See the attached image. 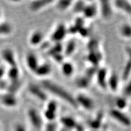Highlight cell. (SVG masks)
<instances>
[{
    "label": "cell",
    "mask_w": 131,
    "mask_h": 131,
    "mask_svg": "<svg viewBox=\"0 0 131 131\" xmlns=\"http://www.w3.org/2000/svg\"><path fill=\"white\" fill-rule=\"evenodd\" d=\"M40 84L47 92L49 95H50L53 96L73 109H78L75 101V96L62 85L49 79L41 80Z\"/></svg>",
    "instance_id": "1"
},
{
    "label": "cell",
    "mask_w": 131,
    "mask_h": 131,
    "mask_svg": "<svg viewBox=\"0 0 131 131\" xmlns=\"http://www.w3.org/2000/svg\"><path fill=\"white\" fill-rule=\"evenodd\" d=\"M45 107L41 113L44 119L48 122H54L58 116L59 106L56 100H49L45 103Z\"/></svg>",
    "instance_id": "2"
},
{
    "label": "cell",
    "mask_w": 131,
    "mask_h": 131,
    "mask_svg": "<svg viewBox=\"0 0 131 131\" xmlns=\"http://www.w3.org/2000/svg\"><path fill=\"white\" fill-rule=\"evenodd\" d=\"M27 92L33 98L42 103H46L49 100V95L40 84L35 83H29L27 86Z\"/></svg>",
    "instance_id": "3"
},
{
    "label": "cell",
    "mask_w": 131,
    "mask_h": 131,
    "mask_svg": "<svg viewBox=\"0 0 131 131\" xmlns=\"http://www.w3.org/2000/svg\"><path fill=\"white\" fill-rule=\"evenodd\" d=\"M75 98L78 108H81L87 112H91L95 108V101L89 95L81 92L76 95Z\"/></svg>",
    "instance_id": "4"
},
{
    "label": "cell",
    "mask_w": 131,
    "mask_h": 131,
    "mask_svg": "<svg viewBox=\"0 0 131 131\" xmlns=\"http://www.w3.org/2000/svg\"><path fill=\"white\" fill-rule=\"evenodd\" d=\"M98 8V15L104 21L108 22L112 19L114 16V8L112 1H97Z\"/></svg>",
    "instance_id": "5"
},
{
    "label": "cell",
    "mask_w": 131,
    "mask_h": 131,
    "mask_svg": "<svg viewBox=\"0 0 131 131\" xmlns=\"http://www.w3.org/2000/svg\"><path fill=\"white\" fill-rule=\"evenodd\" d=\"M26 115L29 122L32 126L36 129H40L43 126L44 119L42 114L37 108L30 107L27 109Z\"/></svg>",
    "instance_id": "6"
},
{
    "label": "cell",
    "mask_w": 131,
    "mask_h": 131,
    "mask_svg": "<svg viewBox=\"0 0 131 131\" xmlns=\"http://www.w3.org/2000/svg\"><path fill=\"white\" fill-rule=\"evenodd\" d=\"M68 35V26L63 23H59L52 30L50 40L53 43H61Z\"/></svg>",
    "instance_id": "7"
},
{
    "label": "cell",
    "mask_w": 131,
    "mask_h": 131,
    "mask_svg": "<svg viewBox=\"0 0 131 131\" xmlns=\"http://www.w3.org/2000/svg\"><path fill=\"white\" fill-rule=\"evenodd\" d=\"M109 115L111 118L121 125L125 127L131 126V118L125 111H119L112 107L109 110Z\"/></svg>",
    "instance_id": "8"
},
{
    "label": "cell",
    "mask_w": 131,
    "mask_h": 131,
    "mask_svg": "<svg viewBox=\"0 0 131 131\" xmlns=\"http://www.w3.org/2000/svg\"><path fill=\"white\" fill-rule=\"evenodd\" d=\"M54 0H34L29 3V10L33 14H37L53 6Z\"/></svg>",
    "instance_id": "9"
},
{
    "label": "cell",
    "mask_w": 131,
    "mask_h": 131,
    "mask_svg": "<svg viewBox=\"0 0 131 131\" xmlns=\"http://www.w3.org/2000/svg\"><path fill=\"white\" fill-rule=\"evenodd\" d=\"M109 73L107 69L104 67H98L96 70L94 79L95 80L98 88L103 91H106L107 89V81Z\"/></svg>",
    "instance_id": "10"
},
{
    "label": "cell",
    "mask_w": 131,
    "mask_h": 131,
    "mask_svg": "<svg viewBox=\"0 0 131 131\" xmlns=\"http://www.w3.org/2000/svg\"><path fill=\"white\" fill-rule=\"evenodd\" d=\"M98 15L97 1H87L84 9L81 14L84 19H93Z\"/></svg>",
    "instance_id": "11"
},
{
    "label": "cell",
    "mask_w": 131,
    "mask_h": 131,
    "mask_svg": "<svg viewBox=\"0 0 131 131\" xmlns=\"http://www.w3.org/2000/svg\"><path fill=\"white\" fill-rule=\"evenodd\" d=\"M45 41V36L42 30L37 29L29 34L28 42L31 47H40Z\"/></svg>",
    "instance_id": "12"
},
{
    "label": "cell",
    "mask_w": 131,
    "mask_h": 131,
    "mask_svg": "<svg viewBox=\"0 0 131 131\" xmlns=\"http://www.w3.org/2000/svg\"><path fill=\"white\" fill-rule=\"evenodd\" d=\"M24 63L27 70L30 72L34 73L40 65V61L37 54L34 52H29L25 55Z\"/></svg>",
    "instance_id": "13"
},
{
    "label": "cell",
    "mask_w": 131,
    "mask_h": 131,
    "mask_svg": "<svg viewBox=\"0 0 131 131\" xmlns=\"http://www.w3.org/2000/svg\"><path fill=\"white\" fill-rule=\"evenodd\" d=\"M1 57L3 61L9 66V68L18 66L16 54L12 49L10 47L4 48L1 51Z\"/></svg>",
    "instance_id": "14"
},
{
    "label": "cell",
    "mask_w": 131,
    "mask_h": 131,
    "mask_svg": "<svg viewBox=\"0 0 131 131\" xmlns=\"http://www.w3.org/2000/svg\"><path fill=\"white\" fill-rule=\"evenodd\" d=\"M0 103L5 107L13 109L18 105L19 101L16 95L6 92L0 97Z\"/></svg>",
    "instance_id": "15"
},
{
    "label": "cell",
    "mask_w": 131,
    "mask_h": 131,
    "mask_svg": "<svg viewBox=\"0 0 131 131\" xmlns=\"http://www.w3.org/2000/svg\"><path fill=\"white\" fill-rule=\"evenodd\" d=\"M52 71L53 69L51 64L45 62V63H40L38 68L34 72V74L35 77L40 78L42 80L47 79V78L52 74Z\"/></svg>",
    "instance_id": "16"
},
{
    "label": "cell",
    "mask_w": 131,
    "mask_h": 131,
    "mask_svg": "<svg viewBox=\"0 0 131 131\" xmlns=\"http://www.w3.org/2000/svg\"><path fill=\"white\" fill-rule=\"evenodd\" d=\"M120 77L116 72H111L109 73L107 81V89L113 93L118 91L120 84Z\"/></svg>",
    "instance_id": "17"
},
{
    "label": "cell",
    "mask_w": 131,
    "mask_h": 131,
    "mask_svg": "<svg viewBox=\"0 0 131 131\" xmlns=\"http://www.w3.org/2000/svg\"><path fill=\"white\" fill-rule=\"evenodd\" d=\"M114 9L127 15H131V2L127 0H115L112 1Z\"/></svg>",
    "instance_id": "18"
},
{
    "label": "cell",
    "mask_w": 131,
    "mask_h": 131,
    "mask_svg": "<svg viewBox=\"0 0 131 131\" xmlns=\"http://www.w3.org/2000/svg\"><path fill=\"white\" fill-rule=\"evenodd\" d=\"M103 53L99 50L89 51L87 56V60L91 64V66L100 67V63L103 60Z\"/></svg>",
    "instance_id": "19"
},
{
    "label": "cell",
    "mask_w": 131,
    "mask_h": 131,
    "mask_svg": "<svg viewBox=\"0 0 131 131\" xmlns=\"http://www.w3.org/2000/svg\"><path fill=\"white\" fill-rule=\"evenodd\" d=\"M60 71L64 77L70 78L72 77L75 73V66L72 62L64 61L60 64Z\"/></svg>",
    "instance_id": "20"
},
{
    "label": "cell",
    "mask_w": 131,
    "mask_h": 131,
    "mask_svg": "<svg viewBox=\"0 0 131 131\" xmlns=\"http://www.w3.org/2000/svg\"><path fill=\"white\" fill-rule=\"evenodd\" d=\"M118 34L119 37L124 40L131 39V24L124 23L121 24L118 28Z\"/></svg>",
    "instance_id": "21"
},
{
    "label": "cell",
    "mask_w": 131,
    "mask_h": 131,
    "mask_svg": "<svg viewBox=\"0 0 131 131\" xmlns=\"http://www.w3.org/2000/svg\"><path fill=\"white\" fill-rule=\"evenodd\" d=\"M73 1L72 0H58L55 1L53 6L59 12H64L71 9Z\"/></svg>",
    "instance_id": "22"
},
{
    "label": "cell",
    "mask_w": 131,
    "mask_h": 131,
    "mask_svg": "<svg viewBox=\"0 0 131 131\" xmlns=\"http://www.w3.org/2000/svg\"><path fill=\"white\" fill-rule=\"evenodd\" d=\"M129 100L125 98L123 95L118 96L114 99V108L118 110L125 111L126 109L128 107Z\"/></svg>",
    "instance_id": "23"
},
{
    "label": "cell",
    "mask_w": 131,
    "mask_h": 131,
    "mask_svg": "<svg viewBox=\"0 0 131 131\" xmlns=\"http://www.w3.org/2000/svg\"><path fill=\"white\" fill-rule=\"evenodd\" d=\"M77 48V44L74 40H70L66 45L63 46V54L65 57H69L73 55Z\"/></svg>",
    "instance_id": "24"
},
{
    "label": "cell",
    "mask_w": 131,
    "mask_h": 131,
    "mask_svg": "<svg viewBox=\"0 0 131 131\" xmlns=\"http://www.w3.org/2000/svg\"><path fill=\"white\" fill-rule=\"evenodd\" d=\"M6 76L10 82L18 81L20 79L21 71L18 66L9 68L6 72Z\"/></svg>",
    "instance_id": "25"
},
{
    "label": "cell",
    "mask_w": 131,
    "mask_h": 131,
    "mask_svg": "<svg viewBox=\"0 0 131 131\" xmlns=\"http://www.w3.org/2000/svg\"><path fill=\"white\" fill-rule=\"evenodd\" d=\"M92 80L85 75H81L75 80V85L81 90H86L89 88Z\"/></svg>",
    "instance_id": "26"
},
{
    "label": "cell",
    "mask_w": 131,
    "mask_h": 131,
    "mask_svg": "<svg viewBox=\"0 0 131 131\" xmlns=\"http://www.w3.org/2000/svg\"><path fill=\"white\" fill-rule=\"evenodd\" d=\"M14 32V27L10 23L4 21L0 23V37H7Z\"/></svg>",
    "instance_id": "27"
},
{
    "label": "cell",
    "mask_w": 131,
    "mask_h": 131,
    "mask_svg": "<svg viewBox=\"0 0 131 131\" xmlns=\"http://www.w3.org/2000/svg\"><path fill=\"white\" fill-rule=\"evenodd\" d=\"M61 124L66 127L72 129L78 127V123L76 120L70 116H63L60 119Z\"/></svg>",
    "instance_id": "28"
},
{
    "label": "cell",
    "mask_w": 131,
    "mask_h": 131,
    "mask_svg": "<svg viewBox=\"0 0 131 131\" xmlns=\"http://www.w3.org/2000/svg\"><path fill=\"white\" fill-rule=\"evenodd\" d=\"M131 75V60L127 59L126 63L124 64V68L123 69L122 74L121 77L123 81H127L130 78Z\"/></svg>",
    "instance_id": "29"
},
{
    "label": "cell",
    "mask_w": 131,
    "mask_h": 131,
    "mask_svg": "<svg viewBox=\"0 0 131 131\" xmlns=\"http://www.w3.org/2000/svg\"><path fill=\"white\" fill-rule=\"evenodd\" d=\"M63 45L62 43H53L47 50V52L49 56L52 57L58 53H63Z\"/></svg>",
    "instance_id": "30"
},
{
    "label": "cell",
    "mask_w": 131,
    "mask_h": 131,
    "mask_svg": "<svg viewBox=\"0 0 131 131\" xmlns=\"http://www.w3.org/2000/svg\"><path fill=\"white\" fill-rule=\"evenodd\" d=\"M87 3L86 1H73L72 7L71 9L72 10L73 12L75 14L81 15L83 10L84 9L85 6Z\"/></svg>",
    "instance_id": "31"
},
{
    "label": "cell",
    "mask_w": 131,
    "mask_h": 131,
    "mask_svg": "<svg viewBox=\"0 0 131 131\" xmlns=\"http://www.w3.org/2000/svg\"><path fill=\"white\" fill-rule=\"evenodd\" d=\"M103 119V114L102 113H100L96 115L95 118L94 119H92L91 122H89V126L92 128H94L95 129H98L100 127L101 124L102 123Z\"/></svg>",
    "instance_id": "32"
},
{
    "label": "cell",
    "mask_w": 131,
    "mask_h": 131,
    "mask_svg": "<svg viewBox=\"0 0 131 131\" xmlns=\"http://www.w3.org/2000/svg\"><path fill=\"white\" fill-rule=\"evenodd\" d=\"M122 95L128 100L131 98V78L127 80V83L123 88Z\"/></svg>",
    "instance_id": "33"
},
{
    "label": "cell",
    "mask_w": 131,
    "mask_h": 131,
    "mask_svg": "<svg viewBox=\"0 0 131 131\" xmlns=\"http://www.w3.org/2000/svg\"><path fill=\"white\" fill-rule=\"evenodd\" d=\"M100 47V44L98 40H91V41L88 44V49H89V51H92V50H99Z\"/></svg>",
    "instance_id": "34"
},
{
    "label": "cell",
    "mask_w": 131,
    "mask_h": 131,
    "mask_svg": "<svg viewBox=\"0 0 131 131\" xmlns=\"http://www.w3.org/2000/svg\"><path fill=\"white\" fill-rule=\"evenodd\" d=\"M51 58L53 59V60L55 63H59L61 64V63H63L64 61H65V56L64 55L63 53H58L56 54V55H54L53 56L50 57Z\"/></svg>",
    "instance_id": "35"
},
{
    "label": "cell",
    "mask_w": 131,
    "mask_h": 131,
    "mask_svg": "<svg viewBox=\"0 0 131 131\" xmlns=\"http://www.w3.org/2000/svg\"><path fill=\"white\" fill-rule=\"evenodd\" d=\"M57 125L54 122H48V124L46 126L45 131H56Z\"/></svg>",
    "instance_id": "36"
},
{
    "label": "cell",
    "mask_w": 131,
    "mask_h": 131,
    "mask_svg": "<svg viewBox=\"0 0 131 131\" xmlns=\"http://www.w3.org/2000/svg\"><path fill=\"white\" fill-rule=\"evenodd\" d=\"M14 131H27V130L22 124L17 123L15 125Z\"/></svg>",
    "instance_id": "37"
},
{
    "label": "cell",
    "mask_w": 131,
    "mask_h": 131,
    "mask_svg": "<svg viewBox=\"0 0 131 131\" xmlns=\"http://www.w3.org/2000/svg\"><path fill=\"white\" fill-rule=\"evenodd\" d=\"M6 72L7 70L3 66H0V81L4 79L5 77L6 76Z\"/></svg>",
    "instance_id": "38"
},
{
    "label": "cell",
    "mask_w": 131,
    "mask_h": 131,
    "mask_svg": "<svg viewBox=\"0 0 131 131\" xmlns=\"http://www.w3.org/2000/svg\"><path fill=\"white\" fill-rule=\"evenodd\" d=\"M124 51L126 54L127 59L131 60V46H127L124 49Z\"/></svg>",
    "instance_id": "39"
},
{
    "label": "cell",
    "mask_w": 131,
    "mask_h": 131,
    "mask_svg": "<svg viewBox=\"0 0 131 131\" xmlns=\"http://www.w3.org/2000/svg\"><path fill=\"white\" fill-rule=\"evenodd\" d=\"M130 2H131V0H130Z\"/></svg>",
    "instance_id": "40"
},
{
    "label": "cell",
    "mask_w": 131,
    "mask_h": 131,
    "mask_svg": "<svg viewBox=\"0 0 131 131\" xmlns=\"http://www.w3.org/2000/svg\"><path fill=\"white\" fill-rule=\"evenodd\" d=\"M130 24H131V23H130Z\"/></svg>",
    "instance_id": "41"
}]
</instances>
